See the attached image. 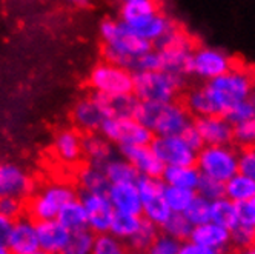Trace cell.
<instances>
[{
	"instance_id": "28",
	"label": "cell",
	"mask_w": 255,
	"mask_h": 254,
	"mask_svg": "<svg viewBox=\"0 0 255 254\" xmlns=\"http://www.w3.org/2000/svg\"><path fill=\"white\" fill-rule=\"evenodd\" d=\"M77 182L83 193H108V188L111 187V182L103 170V167L93 165L88 163L85 165L79 174H77Z\"/></svg>"
},
{
	"instance_id": "35",
	"label": "cell",
	"mask_w": 255,
	"mask_h": 254,
	"mask_svg": "<svg viewBox=\"0 0 255 254\" xmlns=\"http://www.w3.org/2000/svg\"><path fill=\"white\" fill-rule=\"evenodd\" d=\"M185 106L188 108V111L191 116L200 117V116H208V114H215L214 108L211 103V99L206 93L205 86L194 88L188 93L185 99Z\"/></svg>"
},
{
	"instance_id": "10",
	"label": "cell",
	"mask_w": 255,
	"mask_h": 254,
	"mask_svg": "<svg viewBox=\"0 0 255 254\" xmlns=\"http://www.w3.org/2000/svg\"><path fill=\"white\" fill-rule=\"evenodd\" d=\"M100 134L111 143L119 147H131V145H146L154 139L152 131L138 122L134 116L131 117H106Z\"/></svg>"
},
{
	"instance_id": "48",
	"label": "cell",
	"mask_w": 255,
	"mask_h": 254,
	"mask_svg": "<svg viewBox=\"0 0 255 254\" xmlns=\"http://www.w3.org/2000/svg\"><path fill=\"white\" fill-rule=\"evenodd\" d=\"M237 214H239V224L255 227V199L237 204Z\"/></svg>"
},
{
	"instance_id": "51",
	"label": "cell",
	"mask_w": 255,
	"mask_h": 254,
	"mask_svg": "<svg viewBox=\"0 0 255 254\" xmlns=\"http://www.w3.org/2000/svg\"><path fill=\"white\" fill-rule=\"evenodd\" d=\"M180 254H212V251L203 245H200L191 239H188V242L181 244V250Z\"/></svg>"
},
{
	"instance_id": "53",
	"label": "cell",
	"mask_w": 255,
	"mask_h": 254,
	"mask_svg": "<svg viewBox=\"0 0 255 254\" xmlns=\"http://www.w3.org/2000/svg\"><path fill=\"white\" fill-rule=\"evenodd\" d=\"M120 3H126V2H131V0H119Z\"/></svg>"
},
{
	"instance_id": "15",
	"label": "cell",
	"mask_w": 255,
	"mask_h": 254,
	"mask_svg": "<svg viewBox=\"0 0 255 254\" xmlns=\"http://www.w3.org/2000/svg\"><path fill=\"white\" fill-rule=\"evenodd\" d=\"M205 145H229L234 142V125L222 114H208L195 119Z\"/></svg>"
},
{
	"instance_id": "13",
	"label": "cell",
	"mask_w": 255,
	"mask_h": 254,
	"mask_svg": "<svg viewBox=\"0 0 255 254\" xmlns=\"http://www.w3.org/2000/svg\"><path fill=\"white\" fill-rule=\"evenodd\" d=\"M80 201L86 210L88 216V228L99 233H106L111 227L114 217V207L105 193H82Z\"/></svg>"
},
{
	"instance_id": "19",
	"label": "cell",
	"mask_w": 255,
	"mask_h": 254,
	"mask_svg": "<svg viewBox=\"0 0 255 254\" xmlns=\"http://www.w3.org/2000/svg\"><path fill=\"white\" fill-rule=\"evenodd\" d=\"M32 190L31 177L14 163H0V196L26 197Z\"/></svg>"
},
{
	"instance_id": "32",
	"label": "cell",
	"mask_w": 255,
	"mask_h": 254,
	"mask_svg": "<svg viewBox=\"0 0 255 254\" xmlns=\"http://www.w3.org/2000/svg\"><path fill=\"white\" fill-rule=\"evenodd\" d=\"M211 221L232 230L239 224V214H237V204L232 202L226 196L215 199L211 202Z\"/></svg>"
},
{
	"instance_id": "21",
	"label": "cell",
	"mask_w": 255,
	"mask_h": 254,
	"mask_svg": "<svg viewBox=\"0 0 255 254\" xmlns=\"http://www.w3.org/2000/svg\"><path fill=\"white\" fill-rule=\"evenodd\" d=\"M106 194L116 211L141 216V197L135 182L111 184Z\"/></svg>"
},
{
	"instance_id": "1",
	"label": "cell",
	"mask_w": 255,
	"mask_h": 254,
	"mask_svg": "<svg viewBox=\"0 0 255 254\" xmlns=\"http://www.w3.org/2000/svg\"><path fill=\"white\" fill-rule=\"evenodd\" d=\"M105 60L128 68L134 72L140 56L152 49V43L134 34L122 20L106 19L100 25Z\"/></svg>"
},
{
	"instance_id": "4",
	"label": "cell",
	"mask_w": 255,
	"mask_h": 254,
	"mask_svg": "<svg viewBox=\"0 0 255 254\" xmlns=\"http://www.w3.org/2000/svg\"><path fill=\"white\" fill-rule=\"evenodd\" d=\"M185 79L165 69L134 72L132 94L140 102L166 103L175 100L183 88Z\"/></svg>"
},
{
	"instance_id": "47",
	"label": "cell",
	"mask_w": 255,
	"mask_h": 254,
	"mask_svg": "<svg viewBox=\"0 0 255 254\" xmlns=\"http://www.w3.org/2000/svg\"><path fill=\"white\" fill-rule=\"evenodd\" d=\"M239 168L240 173L255 179V147L243 148L242 153H239Z\"/></svg>"
},
{
	"instance_id": "9",
	"label": "cell",
	"mask_w": 255,
	"mask_h": 254,
	"mask_svg": "<svg viewBox=\"0 0 255 254\" xmlns=\"http://www.w3.org/2000/svg\"><path fill=\"white\" fill-rule=\"evenodd\" d=\"M89 83L96 93L117 96L129 94L134 88V72L111 62H102L94 66L89 76Z\"/></svg>"
},
{
	"instance_id": "44",
	"label": "cell",
	"mask_w": 255,
	"mask_h": 254,
	"mask_svg": "<svg viewBox=\"0 0 255 254\" xmlns=\"http://www.w3.org/2000/svg\"><path fill=\"white\" fill-rule=\"evenodd\" d=\"M181 244L178 239L172 238V236L163 233L157 236V239L154 241L152 247L149 248V253L152 254H180L181 250Z\"/></svg>"
},
{
	"instance_id": "25",
	"label": "cell",
	"mask_w": 255,
	"mask_h": 254,
	"mask_svg": "<svg viewBox=\"0 0 255 254\" xmlns=\"http://www.w3.org/2000/svg\"><path fill=\"white\" fill-rule=\"evenodd\" d=\"M161 179L166 185L197 191L202 173L198 171L195 165H172L163 168Z\"/></svg>"
},
{
	"instance_id": "38",
	"label": "cell",
	"mask_w": 255,
	"mask_h": 254,
	"mask_svg": "<svg viewBox=\"0 0 255 254\" xmlns=\"http://www.w3.org/2000/svg\"><path fill=\"white\" fill-rule=\"evenodd\" d=\"M94 239H96V233L91 231L89 228L72 231L65 254H88V253H93Z\"/></svg>"
},
{
	"instance_id": "30",
	"label": "cell",
	"mask_w": 255,
	"mask_h": 254,
	"mask_svg": "<svg viewBox=\"0 0 255 254\" xmlns=\"http://www.w3.org/2000/svg\"><path fill=\"white\" fill-rule=\"evenodd\" d=\"M56 219L62 222L71 233L72 231H79L83 228H88V216L86 210L82 204V201L77 197L74 201H71L62 207L59 211Z\"/></svg>"
},
{
	"instance_id": "20",
	"label": "cell",
	"mask_w": 255,
	"mask_h": 254,
	"mask_svg": "<svg viewBox=\"0 0 255 254\" xmlns=\"http://www.w3.org/2000/svg\"><path fill=\"white\" fill-rule=\"evenodd\" d=\"M177 25L174 23V20L169 15H166L165 12L157 11L148 17H144L143 20L128 25L134 34H137L138 37L144 39L149 43H157L160 39H163L168 32H171Z\"/></svg>"
},
{
	"instance_id": "29",
	"label": "cell",
	"mask_w": 255,
	"mask_h": 254,
	"mask_svg": "<svg viewBox=\"0 0 255 254\" xmlns=\"http://www.w3.org/2000/svg\"><path fill=\"white\" fill-rule=\"evenodd\" d=\"M157 11H160L158 0H131V2L122 3L120 20L126 25H132Z\"/></svg>"
},
{
	"instance_id": "16",
	"label": "cell",
	"mask_w": 255,
	"mask_h": 254,
	"mask_svg": "<svg viewBox=\"0 0 255 254\" xmlns=\"http://www.w3.org/2000/svg\"><path fill=\"white\" fill-rule=\"evenodd\" d=\"M37 238L40 244V253L45 254H60L66 251L69 244L71 231L57 219L37 221Z\"/></svg>"
},
{
	"instance_id": "8",
	"label": "cell",
	"mask_w": 255,
	"mask_h": 254,
	"mask_svg": "<svg viewBox=\"0 0 255 254\" xmlns=\"http://www.w3.org/2000/svg\"><path fill=\"white\" fill-rule=\"evenodd\" d=\"M74 199H77V193L71 185L49 184L32 196L28 211L35 222L56 219L62 207Z\"/></svg>"
},
{
	"instance_id": "34",
	"label": "cell",
	"mask_w": 255,
	"mask_h": 254,
	"mask_svg": "<svg viewBox=\"0 0 255 254\" xmlns=\"http://www.w3.org/2000/svg\"><path fill=\"white\" fill-rule=\"evenodd\" d=\"M140 222H141V216L138 214L116 211L111 227H109V233H113L119 239L126 242L137 231V228L140 227Z\"/></svg>"
},
{
	"instance_id": "46",
	"label": "cell",
	"mask_w": 255,
	"mask_h": 254,
	"mask_svg": "<svg viewBox=\"0 0 255 254\" xmlns=\"http://www.w3.org/2000/svg\"><path fill=\"white\" fill-rule=\"evenodd\" d=\"M23 202L20 197L14 196H0V216L9 221H15L22 216Z\"/></svg>"
},
{
	"instance_id": "45",
	"label": "cell",
	"mask_w": 255,
	"mask_h": 254,
	"mask_svg": "<svg viewBox=\"0 0 255 254\" xmlns=\"http://www.w3.org/2000/svg\"><path fill=\"white\" fill-rule=\"evenodd\" d=\"M197 191L200 196H203L208 201H215V199H220L225 196V184L220 180H215L206 176H202L200 179V184L197 187Z\"/></svg>"
},
{
	"instance_id": "26",
	"label": "cell",
	"mask_w": 255,
	"mask_h": 254,
	"mask_svg": "<svg viewBox=\"0 0 255 254\" xmlns=\"http://www.w3.org/2000/svg\"><path fill=\"white\" fill-rule=\"evenodd\" d=\"M83 154L88 159V163L105 167V163L114 157L113 145L105 136H97L89 133V136L83 137Z\"/></svg>"
},
{
	"instance_id": "37",
	"label": "cell",
	"mask_w": 255,
	"mask_h": 254,
	"mask_svg": "<svg viewBox=\"0 0 255 254\" xmlns=\"http://www.w3.org/2000/svg\"><path fill=\"white\" fill-rule=\"evenodd\" d=\"M194 197H195L194 190L172 187V185L165 187V199L172 213H185L186 208L194 201Z\"/></svg>"
},
{
	"instance_id": "5",
	"label": "cell",
	"mask_w": 255,
	"mask_h": 254,
	"mask_svg": "<svg viewBox=\"0 0 255 254\" xmlns=\"http://www.w3.org/2000/svg\"><path fill=\"white\" fill-rule=\"evenodd\" d=\"M155 49L160 54L161 69L183 79L191 74V60L195 46L188 32L175 26L155 43Z\"/></svg>"
},
{
	"instance_id": "7",
	"label": "cell",
	"mask_w": 255,
	"mask_h": 254,
	"mask_svg": "<svg viewBox=\"0 0 255 254\" xmlns=\"http://www.w3.org/2000/svg\"><path fill=\"white\" fill-rule=\"evenodd\" d=\"M135 184L141 197V217L161 228V225L172 214L165 199L166 184L163 182L161 177L149 176H140Z\"/></svg>"
},
{
	"instance_id": "11",
	"label": "cell",
	"mask_w": 255,
	"mask_h": 254,
	"mask_svg": "<svg viewBox=\"0 0 255 254\" xmlns=\"http://www.w3.org/2000/svg\"><path fill=\"white\" fill-rule=\"evenodd\" d=\"M234 66V60L223 49L212 46H200L192 52L191 74L200 80H212L217 76L229 71Z\"/></svg>"
},
{
	"instance_id": "24",
	"label": "cell",
	"mask_w": 255,
	"mask_h": 254,
	"mask_svg": "<svg viewBox=\"0 0 255 254\" xmlns=\"http://www.w3.org/2000/svg\"><path fill=\"white\" fill-rule=\"evenodd\" d=\"M54 153L63 163H77L83 156V139L77 131L65 130L54 140Z\"/></svg>"
},
{
	"instance_id": "18",
	"label": "cell",
	"mask_w": 255,
	"mask_h": 254,
	"mask_svg": "<svg viewBox=\"0 0 255 254\" xmlns=\"http://www.w3.org/2000/svg\"><path fill=\"white\" fill-rule=\"evenodd\" d=\"M189 239L209 248L212 254H217L226 251L231 247V230L209 221L194 227Z\"/></svg>"
},
{
	"instance_id": "14",
	"label": "cell",
	"mask_w": 255,
	"mask_h": 254,
	"mask_svg": "<svg viewBox=\"0 0 255 254\" xmlns=\"http://www.w3.org/2000/svg\"><path fill=\"white\" fill-rule=\"evenodd\" d=\"M8 250L12 254H39L40 244L37 238V227L32 217H19L12 221L8 236Z\"/></svg>"
},
{
	"instance_id": "31",
	"label": "cell",
	"mask_w": 255,
	"mask_h": 254,
	"mask_svg": "<svg viewBox=\"0 0 255 254\" xmlns=\"http://www.w3.org/2000/svg\"><path fill=\"white\" fill-rule=\"evenodd\" d=\"M109 182L111 184H128V182H137L140 174L137 170L131 165V162H128L123 156L117 157L114 156L109 159L103 167Z\"/></svg>"
},
{
	"instance_id": "42",
	"label": "cell",
	"mask_w": 255,
	"mask_h": 254,
	"mask_svg": "<svg viewBox=\"0 0 255 254\" xmlns=\"http://www.w3.org/2000/svg\"><path fill=\"white\" fill-rule=\"evenodd\" d=\"M225 116L232 125L254 119L255 117V96H251L249 99L234 105Z\"/></svg>"
},
{
	"instance_id": "41",
	"label": "cell",
	"mask_w": 255,
	"mask_h": 254,
	"mask_svg": "<svg viewBox=\"0 0 255 254\" xmlns=\"http://www.w3.org/2000/svg\"><path fill=\"white\" fill-rule=\"evenodd\" d=\"M231 245L239 251H251L255 247V227L237 224L231 230Z\"/></svg>"
},
{
	"instance_id": "43",
	"label": "cell",
	"mask_w": 255,
	"mask_h": 254,
	"mask_svg": "<svg viewBox=\"0 0 255 254\" xmlns=\"http://www.w3.org/2000/svg\"><path fill=\"white\" fill-rule=\"evenodd\" d=\"M234 142L242 148L255 147V117L234 125Z\"/></svg>"
},
{
	"instance_id": "23",
	"label": "cell",
	"mask_w": 255,
	"mask_h": 254,
	"mask_svg": "<svg viewBox=\"0 0 255 254\" xmlns=\"http://www.w3.org/2000/svg\"><path fill=\"white\" fill-rule=\"evenodd\" d=\"M93 97L99 102L106 117H131L135 114L138 105V99L132 93L117 94V96L94 93Z\"/></svg>"
},
{
	"instance_id": "17",
	"label": "cell",
	"mask_w": 255,
	"mask_h": 254,
	"mask_svg": "<svg viewBox=\"0 0 255 254\" xmlns=\"http://www.w3.org/2000/svg\"><path fill=\"white\" fill-rule=\"evenodd\" d=\"M120 154L131 162V165L137 170L140 176L161 177L165 165L154 153L151 143L146 145H131V147H122Z\"/></svg>"
},
{
	"instance_id": "2",
	"label": "cell",
	"mask_w": 255,
	"mask_h": 254,
	"mask_svg": "<svg viewBox=\"0 0 255 254\" xmlns=\"http://www.w3.org/2000/svg\"><path fill=\"white\" fill-rule=\"evenodd\" d=\"M203 86L211 99L214 113L225 116L234 105L254 94L255 74L251 69L234 65L229 71L208 80Z\"/></svg>"
},
{
	"instance_id": "33",
	"label": "cell",
	"mask_w": 255,
	"mask_h": 254,
	"mask_svg": "<svg viewBox=\"0 0 255 254\" xmlns=\"http://www.w3.org/2000/svg\"><path fill=\"white\" fill-rule=\"evenodd\" d=\"M157 236H158V227L146 221L144 217H141L140 227L131 238L126 241V244L135 253H146V251L149 253V248L152 247Z\"/></svg>"
},
{
	"instance_id": "12",
	"label": "cell",
	"mask_w": 255,
	"mask_h": 254,
	"mask_svg": "<svg viewBox=\"0 0 255 254\" xmlns=\"http://www.w3.org/2000/svg\"><path fill=\"white\" fill-rule=\"evenodd\" d=\"M151 147L165 167L195 165L197 151L189 147L181 134L154 136Z\"/></svg>"
},
{
	"instance_id": "40",
	"label": "cell",
	"mask_w": 255,
	"mask_h": 254,
	"mask_svg": "<svg viewBox=\"0 0 255 254\" xmlns=\"http://www.w3.org/2000/svg\"><path fill=\"white\" fill-rule=\"evenodd\" d=\"M94 254H122L125 253V244L122 239H119L117 236L113 233H99L96 234L94 239Z\"/></svg>"
},
{
	"instance_id": "22",
	"label": "cell",
	"mask_w": 255,
	"mask_h": 254,
	"mask_svg": "<svg viewBox=\"0 0 255 254\" xmlns=\"http://www.w3.org/2000/svg\"><path fill=\"white\" fill-rule=\"evenodd\" d=\"M72 119H74L77 128H80L82 131L97 133L102 128V125L106 119V114L102 110L99 102L94 97H91L76 105L74 113H72Z\"/></svg>"
},
{
	"instance_id": "49",
	"label": "cell",
	"mask_w": 255,
	"mask_h": 254,
	"mask_svg": "<svg viewBox=\"0 0 255 254\" xmlns=\"http://www.w3.org/2000/svg\"><path fill=\"white\" fill-rule=\"evenodd\" d=\"M181 137H183L186 140V143L189 145L191 148H194L195 151H198L205 145L202 136H200V131L197 130V126L194 125V122L188 126L183 133H181Z\"/></svg>"
},
{
	"instance_id": "3",
	"label": "cell",
	"mask_w": 255,
	"mask_h": 254,
	"mask_svg": "<svg viewBox=\"0 0 255 254\" xmlns=\"http://www.w3.org/2000/svg\"><path fill=\"white\" fill-rule=\"evenodd\" d=\"M134 117L152 131L154 136L181 134L192 123V116L180 102H140Z\"/></svg>"
},
{
	"instance_id": "6",
	"label": "cell",
	"mask_w": 255,
	"mask_h": 254,
	"mask_svg": "<svg viewBox=\"0 0 255 254\" xmlns=\"http://www.w3.org/2000/svg\"><path fill=\"white\" fill-rule=\"evenodd\" d=\"M195 167L202 176L226 182L239 173V153L229 145H203L197 151Z\"/></svg>"
},
{
	"instance_id": "27",
	"label": "cell",
	"mask_w": 255,
	"mask_h": 254,
	"mask_svg": "<svg viewBox=\"0 0 255 254\" xmlns=\"http://www.w3.org/2000/svg\"><path fill=\"white\" fill-rule=\"evenodd\" d=\"M225 196L232 202L240 204L255 199V179L245 173H235L225 182Z\"/></svg>"
},
{
	"instance_id": "52",
	"label": "cell",
	"mask_w": 255,
	"mask_h": 254,
	"mask_svg": "<svg viewBox=\"0 0 255 254\" xmlns=\"http://www.w3.org/2000/svg\"><path fill=\"white\" fill-rule=\"evenodd\" d=\"M66 2H69L71 5H74L77 8H85L89 5V0H66Z\"/></svg>"
},
{
	"instance_id": "50",
	"label": "cell",
	"mask_w": 255,
	"mask_h": 254,
	"mask_svg": "<svg viewBox=\"0 0 255 254\" xmlns=\"http://www.w3.org/2000/svg\"><path fill=\"white\" fill-rule=\"evenodd\" d=\"M12 227V221L0 216V254H8V236Z\"/></svg>"
},
{
	"instance_id": "39",
	"label": "cell",
	"mask_w": 255,
	"mask_h": 254,
	"mask_svg": "<svg viewBox=\"0 0 255 254\" xmlns=\"http://www.w3.org/2000/svg\"><path fill=\"white\" fill-rule=\"evenodd\" d=\"M185 214L194 227L209 222L211 221V201H208V199H205L200 194H195L194 201L186 208Z\"/></svg>"
},
{
	"instance_id": "54",
	"label": "cell",
	"mask_w": 255,
	"mask_h": 254,
	"mask_svg": "<svg viewBox=\"0 0 255 254\" xmlns=\"http://www.w3.org/2000/svg\"><path fill=\"white\" fill-rule=\"evenodd\" d=\"M249 253H254V254H255V247H252V248H251V251H249Z\"/></svg>"
},
{
	"instance_id": "36",
	"label": "cell",
	"mask_w": 255,
	"mask_h": 254,
	"mask_svg": "<svg viewBox=\"0 0 255 254\" xmlns=\"http://www.w3.org/2000/svg\"><path fill=\"white\" fill-rule=\"evenodd\" d=\"M192 228L194 225L189 222L185 213H172L168 217V221L161 225L163 233L172 236V238L178 239L180 242H185L191 238Z\"/></svg>"
}]
</instances>
